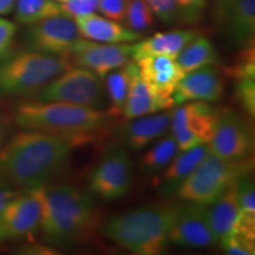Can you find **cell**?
<instances>
[{"mask_svg": "<svg viewBox=\"0 0 255 255\" xmlns=\"http://www.w3.org/2000/svg\"><path fill=\"white\" fill-rule=\"evenodd\" d=\"M70 58L72 65L90 70L98 77L104 78L132 58V44L98 43L81 37L73 46Z\"/></svg>", "mask_w": 255, "mask_h": 255, "instance_id": "4fadbf2b", "label": "cell"}, {"mask_svg": "<svg viewBox=\"0 0 255 255\" xmlns=\"http://www.w3.org/2000/svg\"><path fill=\"white\" fill-rule=\"evenodd\" d=\"M70 56L23 51L0 59V96L33 98L50 81L71 68Z\"/></svg>", "mask_w": 255, "mask_h": 255, "instance_id": "5b68a950", "label": "cell"}, {"mask_svg": "<svg viewBox=\"0 0 255 255\" xmlns=\"http://www.w3.org/2000/svg\"><path fill=\"white\" fill-rule=\"evenodd\" d=\"M181 13V23L194 24L201 20L209 0H175Z\"/></svg>", "mask_w": 255, "mask_h": 255, "instance_id": "d6a6232c", "label": "cell"}, {"mask_svg": "<svg viewBox=\"0 0 255 255\" xmlns=\"http://www.w3.org/2000/svg\"><path fill=\"white\" fill-rule=\"evenodd\" d=\"M55 1H58V2H62V1H65V0H55Z\"/></svg>", "mask_w": 255, "mask_h": 255, "instance_id": "b9f144b4", "label": "cell"}, {"mask_svg": "<svg viewBox=\"0 0 255 255\" xmlns=\"http://www.w3.org/2000/svg\"><path fill=\"white\" fill-rule=\"evenodd\" d=\"M253 168V157L226 161L209 151L195 170L178 187L175 195L186 202L210 206L239 178L250 175Z\"/></svg>", "mask_w": 255, "mask_h": 255, "instance_id": "8992f818", "label": "cell"}, {"mask_svg": "<svg viewBox=\"0 0 255 255\" xmlns=\"http://www.w3.org/2000/svg\"><path fill=\"white\" fill-rule=\"evenodd\" d=\"M218 30L233 46L251 49L255 34V0H234Z\"/></svg>", "mask_w": 255, "mask_h": 255, "instance_id": "ac0fdd59", "label": "cell"}, {"mask_svg": "<svg viewBox=\"0 0 255 255\" xmlns=\"http://www.w3.org/2000/svg\"><path fill=\"white\" fill-rule=\"evenodd\" d=\"M162 110L158 101L143 81L136 63H130L129 92L122 115L127 120L138 119Z\"/></svg>", "mask_w": 255, "mask_h": 255, "instance_id": "603a6c76", "label": "cell"}, {"mask_svg": "<svg viewBox=\"0 0 255 255\" xmlns=\"http://www.w3.org/2000/svg\"><path fill=\"white\" fill-rule=\"evenodd\" d=\"M223 251L231 255H253L255 253V233L233 231L227 238L220 242Z\"/></svg>", "mask_w": 255, "mask_h": 255, "instance_id": "f1b7e54d", "label": "cell"}, {"mask_svg": "<svg viewBox=\"0 0 255 255\" xmlns=\"http://www.w3.org/2000/svg\"><path fill=\"white\" fill-rule=\"evenodd\" d=\"M173 205L142 207L109 218L102 232L109 240L137 255L163 253L169 242Z\"/></svg>", "mask_w": 255, "mask_h": 255, "instance_id": "277c9868", "label": "cell"}, {"mask_svg": "<svg viewBox=\"0 0 255 255\" xmlns=\"http://www.w3.org/2000/svg\"><path fill=\"white\" fill-rule=\"evenodd\" d=\"M219 55L208 38L197 36L177 56L176 62L184 73L212 66L218 63Z\"/></svg>", "mask_w": 255, "mask_h": 255, "instance_id": "cb8c5ba5", "label": "cell"}, {"mask_svg": "<svg viewBox=\"0 0 255 255\" xmlns=\"http://www.w3.org/2000/svg\"><path fill=\"white\" fill-rule=\"evenodd\" d=\"M40 201L39 231L46 244L66 246L81 241L95 225L91 196L69 184L38 186Z\"/></svg>", "mask_w": 255, "mask_h": 255, "instance_id": "7a4b0ae2", "label": "cell"}, {"mask_svg": "<svg viewBox=\"0 0 255 255\" xmlns=\"http://www.w3.org/2000/svg\"><path fill=\"white\" fill-rule=\"evenodd\" d=\"M17 31L18 26L14 21L0 17V57L4 56L12 45Z\"/></svg>", "mask_w": 255, "mask_h": 255, "instance_id": "d590c367", "label": "cell"}, {"mask_svg": "<svg viewBox=\"0 0 255 255\" xmlns=\"http://www.w3.org/2000/svg\"><path fill=\"white\" fill-rule=\"evenodd\" d=\"M9 133V124L6 117L0 113V146L5 144Z\"/></svg>", "mask_w": 255, "mask_h": 255, "instance_id": "f35d334b", "label": "cell"}, {"mask_svg": "<svg viewBox=\"0 0 255 255\" xmlns=\"http://www.w3.org/2000/svg\"><path fill=\"white\" fill-rule=\"evenodd\" d=\"M100 0H65L59 2L62 14L72 19L96 13Z\"/></svg>", "mask_w": 255, "mask_h": 255, "instance_id": "836d02e7", "label": "cell"}, {"mask_svg": "<svg viewBox=\"0 0 255 255\" xmlns=\"http://www.w3.org/2000/svg\"><path fill=\"white\" fill-rule=\"evenodd\" d=\"M20 190H14V189H7V188L0 187V214L2 213V210L6 207V205L11 201L13 197L17 195Z\"/></svg>", "mask_w": 255, "mask_h": 255, "instance_id": "74e56055", "label": "cell"}, {"mask_svg": "<svg viewBox=\"0 0 255 255\" xmlns=\"http://www.w3.org/2000/svg\"><path fill=\"white\" fill-rule=\"evenodd\" d=\"M209 151L226 161H240L253 157L254 139L244 119L231 109L219 110Z\"/></svg>", "mask_w": 255, "mask_h": 255, "instance_id": "8fae6325", "label": "cell"}, {"mask_svg": "<svg viewBox=\"0 0 255 255\" xmlns=\"http://www.w3.org/2000/svg\"><path fill=\"white\" fill-rule=\"evenodd\" d=\"M40 201L38 187L20 190L0 214L4 239H24L39 231Z\"/></svg>", "mask_w": 255, "mask_h": 255, "instance_id": "5bb4252c", "label": "cell"}, {"mask_svg": "<svg viewBox=\"0 0 255 255\" xmlns=\"http://www.w3.org/2000/svg\"><path fill=\"white\" fill-rule=\"evenodd\" d=\"M72 139L24 130L0 146V187L24 190L43 186L69 164Z\"/></svg>", "mask_w": 255, "mask_h": 255, "instance_id": "6da1fadb", "label": "cell"}, {"mask_svg": "<svg viewBox=\"0 0 255 255\" xmlns=\"http://www.w3.org/2000/svg\"><path fill=\"white\" fill-rule=\"evenodd\" d=\"M208 152V145H197L187 150L178 151L163 169L159 182L161 193L163 195L176 194L178 187L195 170Z\"/></svg>", "mask_w": 255, "mask_h": 255, "instance_id": "44dd1931", "label": "cell"}, {"mask_svg": "<svg viewBox=\"0 0 255 255\" xmlns=\"http://www.w3.org/2000/svg\"><path fill=\"white\" fill-rule=\"evenodd\" d=\"M197 36L199 32L193 28L157 32L154 36L132 44V59L136 60L146 56H165L176 59L187 44Z\"/></svg>", "mask_w": 255, "mask_h": 255, "instance_id": "ffe728a7", "label": "cell"}, {"mask_svg": "<svg viewBox=\"0 0 255 255\" xmlns=\"http://www.w3.org/2000/svg\"><path fill=\"white\" fill-rule=\"evenodd\" d=\"M135 63L143 81L154 94L162 110L173 108L174 90L184 76L176 59L165 56H146L136 59Z\"/></svg>", "mask_w": 255, "mask_h": 255, "instance_id": "9a60e30c", "label": "cell"}, {"mask_svg": "<svg viewBox=\"0 0 255 255\" xmlns=\"http://www.w3.org/2000/svg\"><path fill=\"white\" fill-rule=\"evenodd\" d=\"M15 0H0V15H7L13 11Z\"/></svg>", "mask_w": 255, "mask_h": 255, "instance_id": "ab89813d", "label": "cell"}, {"mask_svg": "<svg viewBox=\"0 0 255 255\" xmlns=\"http://www.w3.org/2000/svg\"><path fill=\"white\" fill-rule=\"evenodd\" d=\"M105 89L101 77L90 70L73 65L47 83L33 98L102 110Z\"/></svg>", "mask_w": 255, "mask_h": 255, "instance_id": "52a82bcc", "label": "cell"}, {"mask_svg": "<svg viewBox=\"0 0 255 255\" xmlns=\"http://www.w3.org/2000/svg\"><path fill=\"white\" fill-rule=\"evenodd\" d=\"M133 182V164L127 149L113 144L105 150L89 175V188L102 199L114 201L129 193Z\"/></svg>", "mask_w": 255, "mask_h": 255, "instance_id": "ba28073f", "label": "cell"}, {"mask_svg": "<svg viewBox=\"0 0 255 255\" xmlns=\"http://www.w3.org/2000/svg\"><path fill=\"white\" fill-rule=\"evenodd\" d=\"M169 242L190 248H208L218 245L209 227L207 206L193 202L173 205Z\"/></svg>", "mask_w": 255, "mask_h": 255, "instance_id": "7c38bea8", "label": "cell"}, {"mask_svg": "<svg viewBox=\"0 0 255 255\" xmlns=\"http://www.w3.org/2000/svg\"><path fill=\"white\" fill-rule=\"evenodd\" d=\"M123 21L130 30L142 33L154 26L155 14L145 0H128Z\"/></svg>", "mask_w": 255, "mask_h": 255, "instance_id": "83f0119b", "label": "cell"}, {"mask_svg": "<svg viewBox=\"0 0 255 255\" xmlns=\"http://www.w3.org/2000/svg\"><path fill=\"white\" fill-rule=\"evenodd\" d=\"M14 19L19 24L31 25L44 19L62 14L55 0H15Z\"/></svg>", "mask_w": 255, "mask_h": 255, "instance_id": "484cf974", "label": "cell"}, {"mask_svg": "<svg viewBox=\"0 0 255 255\" xmlns=\"http://www.w3.org/2000/svg\"><path fill=\"white\" fill-rule=\"evenodd\" d=\"M82 38L98 43L123 44L136 43L142 38L138 32L123 26L119 21L111 20L96 13L82 15L73 19Z\"/></svg>", "mask_w": 255, "mask_h": 255, "instance_id": "d6986e66", "label": "cell"}, {"mask_svg": "<svg viewBox=\"0 0 255 255\" xmlns=\"http://www.w3.org/2000/svg\"><path fill=\"white\" fill-rule=\"evenodd\" d=\"M234 0H214L212 7V21L216 27L221 23L223 15Z\"/></svg>", "mask_w": 255, "mask_h": 255, "instance_id": "8d00e7d4", "label": "cell"}, {"mask_svg": "<svg viewBox=\"0 0 255 255\" xmlns=\"http://www.w3.org/2000/svg\"><path fill=\"white\" fill-rule=\"evenodd\" d=\"M13 121L24 130L49 132L63 137L92 135L109 123V114L103 110L59 102L30 100L15 105Z\"/></svg>", "mask_w": 255, "mask_h": 255, "instance_id": "3957f363", "label": "cell"}, {"mask_svg": "<svg viewBox=\"0 0 255 255\" xmlns=\"http://www.w3.org/2000/svg\"><path fill=\"white\" fill-rule=\"evenodd\" d=\"M169 129L170 113L151 114L119 124L113 130V135L120 145L131 150H142L164 136Z\"/></svg>", "mask_w": 255, "mask_h": 255, "instance_id": "2e32d148", "label": "cell"}, {"mask_svg": "<svg viewBox=\"0 0 255 255\" xmlns=\"http://www.w3.org/2000/svg\"><path fill=\"white\" fill-rule=\"evenodd\" d=\"M27 26L24 38L25 46L34 52L70 56L81 38L75 20L64 14L53 15Z\"/></svg>", "mask_w": 255, "mask_h": 255, "instance_id": "30bf717a", "label": "cell"}, {"mask_svg": "<svg viewBox=\"0 0 255 255\" xmlns=\"http://www.w3.org/2000/svg\"><path fill=\"white\" fill-rule=\"evenodd\" d=\"M105 88L110 100V117L122 115L126 105L130 84V63L128 62L122 68L114 70L105 76Z\"/></svg>", "mask_w": 255, "mask_h": 255, "instance_id": "d4e9b609", "label": "cell"}, {"mask_svg": "<svg viewBox=\"0 0 255 255\" xmlns=\"http://www.w3.org/2000/svg\"><path fill=\"white\" fill-rule=\"evenodd\" d=\"M152 13L165 24L181 23V13L175 0H145Z\"/></svg>", "mask_w": 255, "mask_h": 255, "instance_id": "1f68e13d", "label": "cell"}, {"mask_svg": "<svg viewBox=\"0 0 255 255\" xmlns=\"http://www.w3.org/2000/svg\"><path fill=\"white\" fill-rule=\"evenodd\" d=\"M235 94L239 103L251 117L255 116V76L235 78Z\"/></svg>", "mask_w": 255, "mask_h": 255, "instance_id": "4dcf8cb0", "label": "cell"}, {"mask_svg": "<svg viewBox=\"0 0 255 255\" xmlns=\"http://www.w3.org/2000/svg\"><path fill=\"white\" fill-rule=\"evenodd\" d=\"M178 152V148L173 135L163 137L143 155L141 169L145 174H155L163 170L174 156Z\"/></svg>", "mask_w": 255, "mask_h": 255, "instance_id": "4316f807", "label": "cell"}, {"mask_svg": "<svg viewBox=\"0 0 255 255\" xmlns=\"http://www.w3.org/2000/svg\"><path fill=\"white\" fill-rule=\"evenodd\" d=\"M209 227L218 241V245L233 232L240 216L235 195V183L229 187L215 202L207 206Z\"/></svg>", "mask_w": 255, "mask_h": 255, "instance_id": "7402d4cb", "label": "cell"}, {"mask_svg": "<svg viewBox=\"0 0 255 255\" xmlns=\"http://www.w3.org/2000/svg\"><path fill=\"white\" fill-rule=\"evenodd\" d=\"M2 240H4V234H2L1 228H0V242H1Z\"/></svg>", "mask_w": 255, "mask_h": 255, "instance_id": "60d3db41", "label": "cell"}, {"mask_svg": "<svg viewBox=\"0 0 255 255\" xmlns=\"http://www.w3.org/2000/svg\"><path fill=\"white\" fill-rule=\"evenodd\" d=\"M219 110L208 102H187L170 113L171 135L178 151L197 145H208L214 135Z\"/></svg>", "mask_w": 255, "mask_h": 255, "instance_id": "9c48e42d", "label": "cell"}, {"mask_svg": "<svg viewBox=\"0 0 255 255\" xmlns=\"http://www.w3.org/2000/svg\"><path fill=\"white\" fill-rule=\"evenodd\" d=\"M235 195L240 213L255 216V188L251 174L245 175L235 182Z\"/></svg>", "mask_w": 255, "mask_h": 255, "instance_id": "f546056e", "label": "cell"}, {"mask_svg": "<svg viewBox=\"0 0 255 255\" xmlns=\"http://www.w3.org/2000/svg\"><path fill=\"white\" fill-rule=\"evenodd\" d=\"M128 0H100L97 11L103 17L121 23L124 20Z\"/></svg>", "mask_w": 255, "mask_h": 255, "instance_id": "e575fe53", "label": "cell"}, {"mask_svg": "<svg viewBox=\"0 0 255 255\" xmlns=\"http://www.w3.org/2000/svg\"><path fill=\"white\" fill-rule=\"evenodd\" d=\"M223 90L225 84L222 77L212 66L184 73L174 90V107L187 102H218Z\"/></svg>", "mask_w": 255, "mask_h": 255, "instance_id": "e0dca14e", "label": "cell"}]
</instances>
